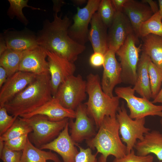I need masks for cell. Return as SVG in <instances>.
I'll list each match as a JSON object with an SVG mask.
<instances>
[{
    "instance_id": "45",
    "label": "cell",
    "mask_w": 162,
    "mask_h": 162,
    "mask_svg": "<svg viewBox=\"0 0 162 162\" xmlns=\"http://www.w3.org/2000/svg\"><path fill=\"white\" fill-rule=\"evenodd\" d=\"M158 2L159 6V12L162 20V0H159Z\"/></svg>"
},
{
    "instance_id": "5",
    "label": "cell",
    "mask_w": 162,
    "mask_h": 162,
    "mask_svg": "<svg viewBox=\"0 0 162 162\" xmlns=\"http://www.w3.org/2000/svg\"><path fill=\"white\" fill-rule=\"evenodd\" d=\"M22 118L33 130L30 140L39 148L55 139L64 129L70 119L53 121L46 116L41 115H35L27 118Z\"/></svg>"
},
{
    "instance_id": "34",
    "label": "cell",
    "mask_w": 162,
    "mask_h": 162,
    "mask_svg": "<svg viewBox=\"0 0 162 162\" xmlns=\"http://www.w3.org/2000/svg\"><path fill=\"white\" fill-rule=\"evenodd\" d=\"M28 134L4 142V146L8 149L16 151H22L24 148L28 138Z\"/></svg>"
},
{
    "instance_id": "4",
    "label": "cell",
    "mask_w": 162,
    "mask_h": 162,
    "mask_svg": "<svg viewBox=\"0 0 162 162\" xmlns=\"http://www.w3.org/2000/svg\"><path fill=\"white\" fill-rule=\"evenodd\" d=\"M86 81L88 99L84 104L88 115L98 129L106 116L116 117L119 98L117 96L110 97L103 92L98 74L90 73Z\"/></svg>"
},
{
    "instance_id": "44",
    "label": "cell",
    "mask_w": 162,
    "mask_h": 162,
    "mask_svg": "<svg viewBox=\"0 0 162 162\" xmlns=\"http://www.w3.org/2000/svg\"><path fill=\"white\" fill-rule=\"evenodd\" d=\"M72 1L74 4L77 5H82L87 2L86 0H73Z\"/></svg>"
},
{
    "instance_id": "20",
    "label": "cell",
    "mask_w": 162,
    "mask_h": 162,
    "mask_svg": "<svg viewBox=\"0 0 162 162\" xmlns=\"http://www.w3.org/2000/svg\"><path fill=\"white\" fill-rule=\"evenodd\" d=\"M36 115L45 116L53 121H58L66 118L73 119L76 118L75 111L64 108L54 97L35 110L20 117L27 118Z\"/></svg>"
},
{
    "instance_id": "36",
    "label": "cell",
    "mask_w": 162,
    "mask_h": 162,
    "mask_svg": "<svg viewBox=\"0 0 162 162\" xmlns=\"http://www.w3.org/2000/svg\"><path fill=\"white\" fill-rule=\"evenodd\" d=\"M22 155V151L11 150L4 146L0 157L3 162H20Z\"/></svg>"
},
{
    "instance_id": "29",
    "label": "cell",
    "mask_w": 162,
    "mask_h": 162,
    "mask_svg": "<svg viewBox=\"0 0 162 162\" xmlns=\"http://www.w3.org/2000/svg\"><path fill=\"white\" fill-rule=\"evenodd\" d=\"M161 20L158 11L141 25L139 30L138 37L142 38L150 34L162 36Z\"/></svg>"
},
{
    "instance_id": "35",
    "label": "cell",
    "mask_w": 162,
    "mask_h": 162,
    "mask_svg": "<svg viewBox=\"0 0 162 162\" xmlns=\"http://www.w3.org/2000/svg\"><path fill=\"white\" fill-rule=\"evenodd\" d=\"M76 146L79 147V151L75 157V162H98L96 158L97 154H93L91 148H83L77 144Z\"/></svg>"
},
{
    "instance_id": "10",
    "label": "cell",
    "mask_w": 162,
    "mask_h": 162,
    "mask_svg": "<svg viewBox=\"0 0 162 162\" xmlns=\"http://www.w3.org/2000/svg\"><path fill=\"white\" fill-rule=\"evenodd\" d=\"M100 0H88L82 8H77L73 18L74 23L68 29V34L74 41L84 45L88 40V26L94 14L97 11Z\"/></svg>"
},
{
    "instance_id": "16",
    "label": "cell",
    "mask_w": 162,
    "mask_h": 162,
    "mask_svg": "<svg viewBox=\"0 0 162 162\" xmlns=\"http://www.w3.org/2000/svg\"><path fill=\"white\" fill-rule=\"evenodd\" d=\"M69 127L68 122L56 138L39 148L55 152L61 156L64 162H75V157L79 152L76 146L77 143L69 135Z\"/></svg>"
},
{
    "instance_id": "21",
    "label": "cell",
    "mask_w": 162,
    "mask_h": 162,
    "mask_svg": "<svg viewBox=\"0 0 162 162\" xmlns=\"http://www.w3.org/2000/svg\"><path fill=\"white\" fill-rule=\"evenodd\" d=\"M90 23L88 39L91 42L94 52L104 55L108 50L107 44V28L105 26L97 12L93 15Z\"/></svg>"
},
{
    "instance_id": "26",
    "label": "cell",
    "mask_w": 162,
    "mask_h": 162,
    "mask_svg": "<svg viewBox=\"0 0 162 162\" xmlns=\"http://www.w3.org/2000/svg\"><path fill=\"white\" fill-rule=\"evenodd\" d=\"M27 51L8 49L0 55V66L6 70L8 77L19 71L20 63Z\"/></svg>"
},
{
    "instance_id": "28",
    "label": "cell",
    "mask_w": 162,
    "mask_h": 162,
    "mask_svg": "<svg viewBox=\"0 0 162 162\" xmlns=\"http://www.w3.org/2000/svg\"><path fill=\"white\" fill-rule=\"evenodd\" d=\"M10 6L7 12L9 17L13 19L16 16L20 22L25 26L28 25L29 22L24 15L22 9L25 7H28L33 10H40L45 11L40 8L34 7L28 5V0H8Z\"/></svg>"
},
{
    "instance_id": "9",
    "label": "cell",
    "mask_w": 162,
    "mask_h": 162,
    "mask_svg": "<svg viewBox=\"0 0 162 162\" xmlns=\"http://www.w3.org/2000/svg\"><path fill=\"white\" fill-rule=\"evenodd\" d=\"M135 91L131 86L119 87L115 88L118 97L124 99L130 110L129 116L135 119L148 116L162 117V105H157L146 99L136 97Z\"/></svg>"
},
{
    "instance_id": "11",
    "label": "cell",
    "mask_w": 162,
    "mask_h": 162,
    "mask_svg": "<svg viewBox=\"0 0 162 162\" xmlns=\"http://www.w3.org/2000/svg\"><path fill=\"white\" fill-rule=\"evenodd\" d=\"M47 53L52 93L54 97L59 85L68 78L74 75L76 66L74 62L55 52L47 50Z\"/></svg>"
},
{
    "instance_id": "14",
    "label": "cell",
    "mask_w": 162,
    "mask_h": 162,
    "mask_svg": "<svg viewBox=\"0 0 162 162\" xmlns=\"http://www.w3.org/2000/svg\"><path fill=\"white\" fill-rule=\"evenodd\" d=\"M108 28V49L116 52L124 43L129 35L134 32L128 18L122 12H116L112 22Z\"/></svg>"
},
{
    "instance_id": "38",
    "label": "cell",
    "mask_w": 162,
    "mask_h": 162,
    "mask_svg": "<svg viewBox=\"0 0 162 162\" xmlns=\"http://www.w3.org/2000/svg\"><path fill=\"white\" fill-rule=\"evenodd\" d=\"M112 5L116 12H122L123 9L127 0H111Z\"/></svg>"
},
{
    "instance_id": "8",
    "label": "cell",
    "mask_w": 162,
    "mask_h": 162,
    "mask_svg": "<svg viewBox=\"0 0 162 162\" xmlns=\"http://www.w3.org/2000/svg\"><path fill=\"white\" fill-rule=\"evenodd\" d=\"M138 37L134 32L128 36L123 45L116 52L120 61L122 81L134 85L139 60L140 46H136Z\"/></svg>"
},
{
    "instance_id": "48",
    "label": "cell",
    "mask_w": 162,
    "mask_h": 162,
    "mask_svg": "<svg viewBox=\"0 0 162 162\" xmlns=\"http://www.w3.org/2000/svg\"><path fill=\"white\" fill-rule=\"evenodd\" d=\"M162 162V161H161V162Z\"/></svg>"
},
{
    "instance_id": "13",
    "label": "cell",
    "mask_w": 162,
    "mask_h": 162,
    "mask_svg": "<svg viewBox=\"0 0 162 162\" xmlns=\"http://www.w3.org/2000/svg\"><path fill=\"white\" fill-rule=\"evenodd\" d=\"M116 52L108 49L104 54L105 60L101 84L103 92L110 97L114 96L115 86L122 82V68L116 57Z\"/></svg>"
},
{
    "instance_id": "3",
    "label": "cell",
    "mask_w": 162,
    "mask_h": 162,
    "mask_svg": "<svg viewBox=\"0 0 162 162\" xmlns=\"http://www.w3.org/2000/svg\"><path fill=\"white\" fill-rule=\"evenodd\" d=\"M98 129L94 137L86 140L89 148L96 149V154H101L98 162H107L110 155L118 159L127 154L126 145L119 136V125L116 117L106 116Z\"/></svg>"
},
{
    "instance_id": "40",
    "label": "cell",
    "mask_w": 162,
    "mask_h": 162,
    "mask_svg": "<svg viewBox=\"0 0 162 162\" xmlns=\"http://www.w3.org/2000/svg\"><path fill=\"white\" fill-rule=\"evenodd\" d=\"M142 2L144 3H147L149 4V7L154 14L158 11L159 9L156 2L152 0H143Z\"/></svg>"
},
{
    "instance_id": "12",
    "label": "cell",
    "mask_w": 162,
    "mask_h": 162,
    "mask_svg": "<svg viewBox=\"0 0 162 162\" xmlns=\"http://www.w3.org/2000/svg\"><path fill=\"white\" fill-rule=\"evenodd\" d=\"M76 120L69 119V127L70 128V136L76 143H80L94 137L96 134L95 126L93 119L88 115L86 107L82 104L75 110Z\"/></svg>"
},
{
    "instance_id": "43",
    "label": "cell",
    "mask_w": 162,
    "mask_h": 162,
    "mask_svg": "<svg viewBox=\"0 0 162 162\" xmlns=\"http://www.w3.org/2000/svg\"><path fill=\"white\" fill-rule=\"evenodd\" d=\"M152 102L153 104L160 103L162 105V84L160 91L156 97L153 99Z\"/></svg>"
},
{
    "instance_id": "27",
    "label": "cell",
    "mask_w": 162,
    "mask_h": 162,
    "mask_svg": "<svg viewBox=\"0 0 162 162\" xmlns=\"http://www.w3.org/2000/svg\"><path fill=\"white\" fill-rule=\"evenodd\" d=\"M33 131L30 126L22 117H17L11 127L0 136V140L4 142L28 134Z\"/></svg>"
},
{
    "instance_id": "7",
    "label": "cell",
    "mask_w": 162,
    "mask_h": 162,
    "mask_svg": "<svg viewBox=\"0 0 162 162\" xmlns=\"http://www.w3.org/2000/svg\"><path fill=\"white\" fill-rule=\"evenodd\" d=\"M86 81L78 74L70 76L59 86L54 98L64 108L75 111L87 98Z\"/></svg>"
},
{
    "instance_id": "33",
    "label": "cell",
    "mask_w": 162,
    "mask_h": 162,
    "mask_svg": "<svg viewBox=\"0 0 162 162\" xmlns=\"http://www.w3.org/2000/svg\"><path fill=\"white\" fill-rule=\"evenodd\" d=\"M153 160L152 156L149 154L145 156L138 155L133 149L123 158H115L113 162H153Z\"/></svg>"
},
{
    "instance_id": "25",
    "label": "cell",
    "mask_w": 162,
    "mask_h": 162,
    "mask_svg": "<svg viewBox=\"0 0 162 162\" xmlns=\"http://www.w3.org/2000/svg\"><path fill=\"white\" fill-rule=\"evenodd\" d=\"M50 160L54 162H61L57 155L51 151H45L34 146L28 138L20 162H41L43 160Z\"/></svg>"
},
{
    "instance_id": "18",
    "label": "cell",
    "mask_w": 162,
    "mask_h": 162,
    "mask_svg": "<svg viewBox=\"0 0 162 162\" xmlns=\"http://www.w3.org/2000/svg\"><path fill=\"white\" fill-rule=\"evenodd\" d=\"M47 50L38 45L27 51L20 63L19 71L37 75L49 73Z\"/></svg>"
},
{
    "instance_id": "19",
    "label": "cell",
    "mask_w": 162,
    "mask_h": 162,
    "mask_svg": "<svg viewBox=\"0 0 162 162\" xmlns=\"http://www.w3.org/2000/svg\"><path fill=\"white\" fill-rule=\"evenodd\" d=\"M122 12L128 18L134 32L138 37L141 25L154 14L150 7L145 3L134 0H127Z\"/></svg>"
},
{
    "instance_id": "37",
    "label": "cell",
    "mask_w": 162,
    "mask_h": 162,
    "mask_svg": "<svg viewBox=\"0 0 162 162\" xmlns=\"http://www.w3.org/2000/svg\"><path fill=\"white\" fill-rule=\"evenodd\" d=\"M104 60V55L99 52H94L90 57L89 62L93 67L98 68L103 66Z\"/></svg>"
},
{
    "instance_id": "39",
    "label": "cell",
    "mask_w": 162,
    "mask_h": 162,
    "mask_svg": "<svg viewBox=\"0 0 162 162\" xmlns=\"http://www.w3.org/2000/svg\"><path fill=\"white\" fill-rule=\"evenodd\" d=\"M8 78L6 70L2 67L0 66V88L6 81Z\"/></svg>"
},
{
    "instance_id": "46",
    "label": "cell",
    "mask_w": 162,
    "mask_h": 162,
    "mask_svg": "<svg viewBox=\"0 0 162 162\" xmlns=\"http://www.w3.org/2000/svg\"><path fill=\"white\" fill-rule=\"evenodd\" d=\"M160 123L161 125V126L162 127V117H161V119H160Z\"/></svg>"
},
{
    "instance_id": "32",
    "label": "cell",
    "mask_w": 162,
    "mask_h": 162,
    "mask_svg": "<svg viewBox=\"0 0 162 162\" xmlns=\"http://www.w3.org/2000/svg\"><path fill=\"white\" fill-rule=\"evenodd\" d=\"M17 117L9 115L4 106L0 107V136L11 127Z\"/></svg>"
},
{
    "instance_id": "1",
    "label": "cell",
    "mask_w": 162,
    "mask_h": 162,
    "mask_svg": "<svg viewBox=\"0 0 162 162\" xmlns=\"http://www.w3.org/2000/svg\"><path fill=\"white\" fill-rule=\"evenodd\" d=\"M62 17V14L59 16L54 12L52 22L47 19L44 21L42 28L36 34L37 42L47 50L74 63L86 47L70 37L68 31L71 21L67 15Z\"/></svg>"
},
{
    "instance_id": "22",
    "label": "cell",
    "mask_w": 162,
    "mask_h": 162,
    "mask_svg": "<svg viewBox=\"0 0 162 162\" xmlns=\"http://www.w3.org/2000/svg\"><path fill=\"white\" fill-rule=\"evenodd\" d=\"M151 60L142 51L138 63L136 77L133 89L142 98L148 100L152 98V92L148 72V64Z\"/></svg>"
},
{
    "instance_id": "24",
    "label": "cell",
    "mask_w": 162,
    "mask_h": 162,
    "mask_svg": "<svg viewBox=\"0 0 162 162\" xmlns=\"http://www.w3.org/2000/svg\"><path fill=\"white\" fill-rule=\"evenodd\" d=\"M142 38V51L156 65L162 70V36L150 34Z\"/></svg>"
},
{
    "instance_id": "15",
    "label": "cell",
    "mask_w": 162,
    "mask_h": 162,
    "mask_svg": "<svg viewBox=\"0 0 162 162\" xmlns=\"http://www.w3.org/2000/svg\"><path fill=\"white\" fill-rule=\"evenodd\" d=\"M37 75L31 73L18 71L8 77L0 91V107L4 106L16 94L35 79Z\"/></svg>"
},
{
    "instance_id": "2",
    "label": "cell",
    "mask_w": 162,
    "mask_h": 162,
    "mask_svg": "<svg viewBox=\"0 0 162 162\" xmlns=\"http://www.w3.org/2000/svg\"><path fill=\"white\" fill-rule=\"evenodd\" d=\"M50 73L37 75L26 87L4 106L11 116L18 117L37 110L53 98Z\"/></svg>"
},
{
    "instance_id": "41",
    "label": "cell",
    "mask_w": 162,
    "mask_h": 162,
    "mask_svg": "<svg viewBox=\"0 0 162 162\" xmlns=\"http://www.w3.org/2000/svg\"><path fill=\"white\" fill-rule=\"evenodd\" d=\"M53 3V10L54 12L58 13L61 11V7L64 4V2L63 0H52Z\"/></svg>"
},
{
    "instance_id": "23",
    "label": "cell",
    "mask_w": 162,
    "mask_h": 162,
    "mask_svg": "<svg viewBox=\"0 0 162 162\" xmlns=\"http://www.w3.org/2000/svg\"><path fill=\"white\" fill-rule=\"evenodd\" d=\"M134 148L138 155L153 154L162 161V134L157 130L149 132L145 134L142 140H138Z\"/></svg>"
},
{
    "instance_id": "17",
    "label": "cell",
    "mask_w": 162,
    "mask_h": 162,
    "mask_svg": "<svg viewBox=\"0 0 162 162\" xmlns=\"http://www.w3.org/2000/svg\"><path fill=\"white\" fill-rule=\"evenodd\" d=\"M2 34L8 49L24 51L39 45L36 34L26 28L20 31L9 28L3 30Z\"/></svg>"
},
{
    "instance_id": "30",
    "label": "cell",
    "mask_w": 162,
    "mask_h": 162,
    "mask_svg": "<svg viewBox=\"0 0 162 162\" xmlns=\"http://www.w3.org/2000/svg\"><path fill=\"white\" fill-rule=\"evenodd\" d=\"M152 98L154 99L160 91L162 84V70L158 68L150 60L148 64Z\"/></svg>"
},
{
    "instance_id": "47",
    "label": "cell",
    "mask_w": 162,
    "mask_h": 162,
    "mask_svg": "<svg viewBox=\"0 0 162 162\" xmlns=\"http://www.w3.org/2000/svg\"><path fill=\"white\" fill-rule=\"evenodd\" d=\"M41 162H46V160H43Z\"/></svg>"
},
{
    "instance_id": "31",
    "label": "cell",
    "mask_w": 162,
    "mask_h": 162,
    "mask_svg": "<svg viewBox=\"0 0 162 162\" xmlns=\"http://www.w3.org/2000/svg\"><path fill=\"white\" fill-rule=\"evenodd\" d=\"M116 11L111 0H101L97 12L105 26L108 28L113 20Z\"/></svg>"
},
{
    "instance_id": "42",
    "label": "cell",
    "mask_w": 162,
    "mask_h": 162,
    "mask_svg": "<svg viewBox=\"0 0 162 162\" xmlns=\"http://www.w3.org/2000/svg\"><path fill=\"white\" fill-rule=\"evenodd\" d=\"M8 49L2 33L0 37V55Z\"/></svg>"
},
{
    "instance_id": "6",
    "label": "cell",
    "mask_w": 162,
    "mask_h": 162,
    "mask_svg": "<svg viewBox=\"0 0 162 162\" xmlns=\"http://www.w3.org/2000/svg\"><path fill=\"white\" fill-rule=\"evenodd\" d=\"M116 117L119 125V133L122 141L126 144L127 154L134 148L137 140H143L150 130L145 126V118L132 119L128 115L124 103L119 107Z\"/></svg>"
}]
</instances>
